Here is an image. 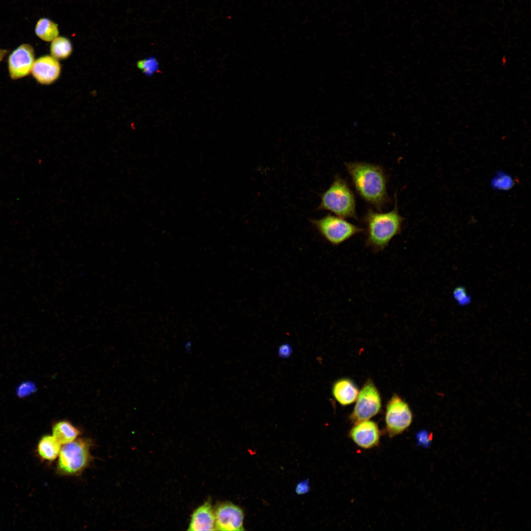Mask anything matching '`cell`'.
I'll use <instances>...</instances> for the list:
<instances>
[{
    "mask_svg": "<svg viewBox=\"0 0 531 531\" xmlns=\"http://www.w3.org/2000/svg\"><path fill=\"white\" fill-rule=\"evenodd\" d=\"M345 166L359 196L379 210L383 207L389 201L383 169L367 162L345 163Z\"/></svg>",
    "mask_w": 531,
    "mask_h": 531,
    "instance_id": "1",
    "label": "cell"
},
{
    "mask_svg": "<svg viewBox=\"0 0 531 531\" xmlns=\"http://www.w3.org/2000/svg\"><path fill=\"white\" fill-rule=\"evenodd\" d=\"M404 219L396 204L392 210L386 212L368 209L363 218L366 226V246L374 252L383 251L394 236L401 233Z\"/></svg>",
    "mask_w": 531,
    "mask_h": 531,
    "instance_id": "2",
    "label": "cell"
},
{
    "mask_svg": "<svg viewBox=\"0 0 531 531\" xmlns=\"http://www.w3.org/2000/svg\"><path fill=\"white\" fill-rule=\"evenodd\" d=\"M318 208L344 218H356L354 193L347 182L339 176L335 177L330 186L321 196Z\"/></svg>",
    "mask_w": 531,
    "mask_h": 531,
    "instance_id": "3",
    "label": "cell"
},
{
    "mask_svg": "<svg viewBox=\"0 0 531 531\" xmlns=\"http://www.w3.org/2000/svg\"><path fill=\"white\" fill-rule=\"evenodd\" d=\"M90 441L84 439L64 444L60 451L57 465L59 473L63 475H76L81 473L91 460Z\"/></svg>",
    "mask_w": 531,
    "mask_h": 531,
    "instance_id": "4",
    "label": "cell"
},
{
    "mask_svg": "<svg viewBox=\"0 0 531 531\" xmlns=\"http://www.w3.org/2000/svg\"><path fill=\"white\" fill-rule=\"evenodd\" d=\"M312 223L321 235L333 246H338L364 231L344 218L331 214L313 220Z\"/></svg>",
    "mask_w": 531,
    "mask_h": 531,
    "instance_id": "5",
    "label": "cell"
},
{
    "mask_svg": "<svg viewBox=\"0 0 531 531\" xmlns=\"http://www.w3.org/2000/svg\"><path fill=\"white\" fill-rule=\"evenodd\" d=\"M412 412L408 404L397 394L388 402L385 414L387 433L393 437L404 432L412 423Z\"/></svg>",
    "mask_w": 531,
    "mask_h": 531,
    "instance_id": "6",
    "label": "cell"
},
{
    "mask_svg": "<svg viewBox=\"0 0 531 531\" xmlns=\"http://www.w3.org/2000/svg\"><path fill=\"white\" fill-rule=\"evenodd\" d=\"M350 418L353 423L368 420L377 414L382 407L380 393L373 382L368 380L359 392Z\"/></svg>",
    "mask_w": 531,
    "mask_h": 531,
    "instance_id": "7",
    "label": "cell"
},
{
    "mask_svg": "<svg viewBox=\"0 0 531 531\" xmlns=\"http://www.w3.org/2000/svg\"><path fill=\"white\" fill-rule=\"evenodd\" d=\"M34 51L29 44H23L15 49L7 59L10 77L17 80L30 74L35 61Z\"/></svg>",
    "mask_w": 531,
    "mask_h": 531,
    "instance_id": "8",
    "label": "cell"
},
{
    "mask_svg": "<svg viewBox=\"0 0 531 531\" xmlns=\"http://www.w3.org/2000/svg\"><path fill=\"white\" fill-rule=\"evenodd\" d=\"M215 530L239 531L243 527L244 513L242 509L231 502L219 504L215 512Z\"/></svg>",
    "mask_w": 531,
    "mask_h": 531,
    "instance_id": "9",
    "label": "cell"
},
{
    "mask_svg": "<svg viewBox=\"0 0 531 531\" xmlns=\"http://www.w3.org/2000/svg\"><path fill=\"white\" fill-rule=\"evenodd\" d=\"M349 437L359 447L368 449L377 446L380 441L381 432L377 424L365 420L354 423Z\"/></svg>",
    "mask_w": 531,
    "mask_h": 531,
    "instance_id": "10",
    "label": "cell"
},
{
    "mask_svg": "<svg viewBox=\"0 0 531 531\" xmlns=\"http://www.w3.org/2000/svg\"><path fill=\"white\" fill-rule=\"evenodd\" d=\"M31 72L38 83L42 85H50L59 78L60 65L58 59L52 56L46 55L34 61Z\"/></svg>",
    "mask_w": 531,
    "mask_h": 531,
    "instance_id": "11",
    "label": "cell"
},
{
    "mask_svg": "<svg viewBox=\"0 0 531 531\" xmlns=\"http://www.w3.org/2000/svg\"><path fill=\"white\" fill-rule=\"evenodd\" d=\"M215 514L210 503L206 502L193 512L188 531H215Z\"/></svg>",
    "mask_w": 531,
    "mask_h": 531,
    "instance_id": "12",
    "label": "cell"
},
{
    "mask_svg": "<svg viewBox=\"0 0 531 531\" xmlns=\"http://www.w3.org/2000/svg\"><path fill=\"white\" fill-rule=\"evenodd\" d=\"M359 393L355 384L350 379H341L336 381L332 387V394L341 405L346 406L354 403Z\"/></svg>",
    "mask_w": 531,
    "mask_h": 531,
    "instance_id": "13",
    "label": "cell"
},
{
    "mask_svg": "<svg viewBox=\"0 0 531 531\" xmlns=\"http://www.w3.org/2000/svg\"><path fill=\"white\" fill-rule=\"evenodd\" d=\"M52 432L55 438L63 445L75 440L80 434V430L66 420L56 423L53 427Z\"/></svg>",
    "mask_w": 531,
    "mask_h": 531,
    "instance_id": "14",
    "label": "cell"
},
{
    "mask_svg": "<svg viewBox=\"0 0 531 531\" xmlns=\"http://www.w3.org/2000/svg\"><path fill=\"white\" fill-rule=\"evenodd\" d=\"M61 445L53 435L44 436L38 443V452L43 459L52 461L59 456Z\"/></svg>",
    "mask_w": 531,
    "mask_h": 531,
    "instance_id": "15",
    "label": "cell"
},
{
    "mask_svg": "<svg viewBox=\"0 0 531 531\" xmlns=\"http://www.w3.org/2000/svg\"><path fill=\"white\" fill-rule=\"evenodd\" d=\"M36 35L41 40L50 42L57 38L59 33L58 26L47 18L40 19L35 26Z\"/></svg>",
    "mask_w": 531,
    "mask_h": 531,
    "instance_id": "16",
    "label": "cell"
},
{
    "mask_svg": "<svg viewBox=\"0 0 531 531\" xmlns=\"http://www.w3.org/2000/svg\"><path fill=\"white\" fill-rule=\"evenodd\" d=\"M72 51V44L65 37L58 36L52 41L51 54L57 59H66L71 55Z\"/></svg>",
    "mask_w": 531,
    "mask_h": 531,
    "instance_id": "17",
    "label": "cell"
},
{
    "mask_svg": "<svg viewBox=\"0 0 531 531\" xmlns=\"http://www.w3.org/2000/svg\"><path fill=\"white\" fill-rule=\"evenodd\" d=\"M137 66L146 75H151L157 70V60L154 58H148L139 61Z\"/></svg>",
    "mask_w": 531,
    "mask_h": 531,
    "instance_id": "18",
    "label": "cell"
},
{
    "mask_svg": "<svg viewBox=\"0 0 531 531\" xmlns=\"http://www.w3.org/2000/svg\"><path fill=\"white\" fill-rule=\"evenodd\" d=\"M453 294L454 298L461 305H467L471 301V298L467 294L466 291L463 287L456 288Z\"/></svg>",
    "mask_w": 531,
    "mask_h": 531,
    "instance_id": "19",
    "label": "cell"
},
{
    "mask_svg": "<svg viewBox=\"0 0 531 531\" xmlns=\"http://www.w3.org/2000/svg\"><path fill=\"white\" fill-rule=\"evenodd\" d=\"M310 490L309 481L306 479L298 483L296 486L295 492L298 495L307 493Z\"/></svg>",
    "mask_w": 531,
    "mask_h": 531,
    "instance_id": "20",
    "label": "cell"
},
{
    "mask_svg": "<svg viewBox=\"0 0 531 531\" xmlns=\"http://www.w3.org/2000/svg\"><path fill=\"white\" fill-rule=\"evenodd\" d=\"M8 51L0 49V62L2 60L4 57L7 55Z\"/></svg>",
    "mask_w": 531,
    "mask_h": 531,
    "instance_id": "21",
    "label": "cell"
}]
</instances>
